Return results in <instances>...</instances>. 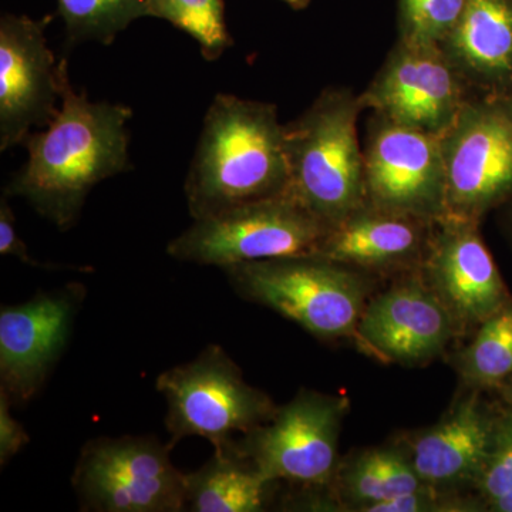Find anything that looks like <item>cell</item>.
Instances as JSON below:
<instances>
[{
    "instance_id": "12",
    "label": "cell",
    "mask_w": 512,
    "mask_h": 512,
    "mask_svg": "<svg viewBox=\"0 0 512 512\" xmlns=\"http://www.w3.org/2000/svg\"><path fill=\"white\" fill-rule=\"evenodd\" d=\"M86 295V286L72 282L0 308V392L13 406L28 404L45 386Z\"/></svg>"
},
{
    "instance_id": "2",
    "label": "cell",
    "mask_w": 512,
    "mask_h": 512,
    "mask_svg": "<svg viewBox=\"0 0 512 512\" xmlns=\"http://www.w3.org/2000/svg\"><path fill=\"white\" fill-rule=\"evenodd\" d=\"M288 185L286 126L275 104L217 94L184 185L192 220L285 194Z\"/></svg>"
},
{
    "instance_id": "5",
    "label": "cell",
    "mask_w": 512,
    "mask_h": 512,
    "mask_svg": "<svg viewBox=\"0 0 512 512\" xmlns=\"http://www.w3.org/2000/svg\"><path fill=\"white\" fill-rule=\"evenodd\" d=\"M156 389L167 402L170 446L201 437L218 447L264 424L275 413L265 393L249 386L220 345H208L191 362L165 370Z\"/></svg>"
},
{
    "instance_id": "3",
    "label": "cell",
    "mask_w": 512,
    "mask_h": 512,
    "mask_svg": "<svg viewBox=\"0 0 512 512\" xmlns=\"http://www.w3.org/2000/svg\"><path fill=\"white\" fill-rule=\"evenodd\" d=\"M363 109L360 96L329 89L286 126V192L326 228L366 202L365 151L357 137V119Z\"/></svg>"
},
{
    "instance_id": "22",
    "label": "cell",
    "mask_w": 512,
    "mask_h": 512,
    "mask_svg": "<svg viewBox=\"0 0 512 512\" xmlns=\"http://www.w3.org/2000/svg\"><path fill=\"white\" fill-rule=\"evenodd\" d=\"M147 16L167 20L191 36L207 62H217L234 45L224 0H147Z\"/></svg>"
},
{
    "instance_id": "1",
    "label": "cell",
    "mask_w": 512,
    "mask_h": 512,
    "mask_svg": "<svg viewBox=\"0 0 512 512\" xmlns=\"http://www.w3.org/2000/svg\"><path fill=\"white\" fill-rule=\"evenodd\" d=\"M60 107L49 126L30 133L28 160L5 187L6 197L23 198L60 231L76 225L97 184L131 168L124 104L89 99L70 83L67 60H59Z\"/></svg>"
},
{
    "instance_id": "21",
    "label": "cell",
    "mask_w": 512,
    "mask_h": 512,
    "mask_svg": "<svg viewBox=\"0 0 512 512\" xmlns=\"http://www.w3.org/2000/svg\"><path fill=\"white\" fill-rule=\"evenodd\" d=\"M67 45L97 42L110 46L137 19L146 18L147 0H56Z\"/></svg>"
},
{
    "instance_id": "19",
    "label": "cell",
    "mask_w": 512,
    "mask_h": 512,
    "mask_svg": "<svg viewBox=\"0 0 512 512\" xmlns=\"http://www.w3.org/2000/svg\"><path fill=\"white\" fill-rule=\"evenodd\" d=\"M272 484L231 440L214 447L210 460L187 474L185 511L259 512Z\"/></svg>"
},
{
    "instance_id": "31",
    "label": "cell",
    "mask_w": 512,
    "mask_h": 512,
    "mask_svg": "<svg viewBox=\"0 0 512 512\" xmlns=\"http://www.w3.org/2000/svg\"><path fill=\"white\" fill-rule=\"evenodd\" d=\"M511 402H512V400H511Z\"/></svg>"
},
{
    "instance_id": "26",
    "label": "cell",
    "mask_w": 512,
    "mask_h": 512,
    "mask_svg": "<svg viewBox=\"0 0 512 512\" xmlns=\"http://www.w3.org/2000/svg\"><path fill=\"white\" fill-rule=\"evenodd\" d=\"M9 198L3 195L0 200V255L13 256L25 265L39 269H64L62 266L42 264L29 254L28 245L20 238L16 229V218L9 205Z\"/></svg>"
},
{
    "instance_id": "18",
    "label": "cell",
    "mask_w": 512,
    "mask_h": 512,
    "mask_svg": "<svg viewBox=\"0 0 512 512\" xmlns=\"http://www.w3.org/2000/svg\"><path fill=\"white\" fill-rule=\"evenodd\" d=\"M464 80L484 87L512 86V0H467L441 43Z\"/></svg>"
},
{
    "instance_id": "8",
    "label": "cell",
    "mask_w": 512,
    "mask_h": 512,
    "mask_svg": "<svg viewBox=\"0 0 512 512\" xmlns=\"http://www.w3.org/2000/svg\"><path fill=\"white\" fill-rule=\"evenodd\" d=\"M447 178L444 218L481 220L512 200V99L467 100L441 136Z\"/></svg>"
},
{
    "instance_id": "13",
    "label": "cell",
    "mask_w": 512,
    "mask_h": 512,
    "mask_svg": "<svg viewBox=\"0 0 512 512\" xmlns=\"http://www.w3.org/2000/svg\"><path fill=\"white\" fill-rule=\"evenodd\" d=\"M53 16L0 18V151L23 146L33 128L55 119L60 100L59 62L47 46Z\"/></svg>"
},
{
    "instance_id": "28",
    "label": "cell",
    "mask_w": 512,
    "mask_h": 512,
    "mask_svg": "<svg viewBox=\"0 0 512 512\" xmlns=\"http://www.w3.org/2000/svg\"><path fill=\"white\" fill-rule=\"evenodd\" d=\"M448 504H441L437 501V495L433 493V487L424 485L420 490L397 495V497L389 498V500L380 501L369 507L362 508L363 512H426V511H443Z\"/></svg>"
},
{
    "instance_id": "20",
    "label": "cell",
    "mask_w": 512,
    "mask_h": 512,
    "mask_svg": "<svg viewBox=\"0 0 512 512\" xmlns=\"http://www.w3.org/2000/svg\"><path fill=\"white\" fill-rule=\"evenodd\" d=\"M410 458L393 450H372L357 458L343 477V488L359 511L424 487Z\"/></svg>"
},
{
    "instance_id": "23",
    "label": "cell",
    "mask_w": 512,
    "mask_h": 512,
    "mask_svg": "<svg viewBox=\"0 0 512 512\" xmlns=\"http://www.w3.org/2000/svg\"><path fill=\"white\" fill-rule=\"evenodd\" d=\"M461 372L468 382L494 387L512 379V301L481 323L466 353Z\"/></svg>"
},
{
    "instance_id": "10",
    "label": "cell",
    "mask_w": 512,
    "mask_h": 512,
    "mask_svg": "<svg viewBox=\"0 0 512 512\" xmlns=\"http://www.w3.org/2000/svg\"><path fill=\"white\" fill-rule=\"evenodd\" d=\"M463 80L441 45L400 39L360 99L383 119L441 137L466 104Z\"/></svg>"
},
{
    "instance_id": "29",
    "label": "cell",
    "mask_w": 512,
    "mask_h": 512,
    "mask_svg": "<svg viewBox=\"0 0 512 512\" xmlns=\"http://www.w3.org/2000/svg\"><path fill=\"white\" fill-rule=\"evenodd\" d=\"M293 9H303L308 6L309 0H282Z\"/></svg>"
},
{
    "instance_id": "4",
    "label": "cell",
    "mask_w": 512,
    "mask_h": 512,
    "mask_svg": "<svg viewBox=\"0 0 512 512\" xmlns=\"http://www.w3.org/2000/svg\"><path fill=\"white\" fill-rule=\"evenodd\" d=\"M234 291L320 339L356 332L367 286L349 266L319 255L244 262L222 269Z\"/></svg>"
},
{
    "instance_id": "17",
    "label": "cell",
    "mask_w": 512,
    "mask_h": 512,
    "mask_svg": "<svg viewBox=\"0 0 512 512\" xmlns=\"http://www.w3.org/2000/svg\"><path fill=\"white\" fill-rule=\"evenodd\" d=\"M495 427L497 420L477 399L464 400L414 441L409 457L414 470L433 488L477 481L490 456Z\"/></svg>"
},
{
    "instance_id": "14",
    "label": "cell",
    "mask_w": 512,
    "mask_h": 512,
    "mask_svg": "<svg viewBox=\"0 0 512 512\" xmlns=\"http://www.w3.org/2000/svg\"><path fill=\"white\" fill-rule=\"evenodd\" d=\"M424 255L429 285L456 325L480 326L512 301L478 222L443 218Z\"/></svg>"
},
{
    "instance_id": "30",
    "label": "cell",
    "mask_w": 512,
    "mask_h": 512,
    "mask_svg": "<svg viewBox=\"0 0 512 512\" xmlns=\"http://www.w3.org/2000/svg\"><path fill=\"white\" fill-rule=\"evenodd\" d=\"M511 382V400H512V379L510 380Z\"/></svg>"
},
{
    "instance_id": "15",
    "label": "cell",
    "mask_w": 512,
    "mask_h": 512,
    "mask_svg": "<svg viewBox=\"0 0 512 512\" xmlns=\"http://www.w3.org/2000/svg\"><path fill=\"white\" fill-rule=\"evenodd\" d=\"M454 328L453 316L430 285L406 281L367 303L355 333L384 359L419 363L443 352Z\"/></svg>"
},
{
    "instance_id": "11",
    "label": "cell",
    "mask_w": 512,
    "mask_h": 512,
    "mask_svg": "<svg viewBox=\"0 0 512 512\" xmlns=\"http://www.w3.org/2000/svg\"><path fill=\"white\" fill-rule=\"evenodd\" d=\"M365 148L366 201L423 220L446 217L441 137L377 116Z\"/></svg>"
},
{
    "instance_id": "24",
    "label": "cell",
    "mask_w": 512,
    "mask_h": 512,
    "mask_svg": "<svg viewBox=\"0 0 512 512\" xmlns=\"http://www.w3.org/2000/svg\"><path fill=\"white\" fill-rule=\"evenodd\" d=\"M466 5L467 0H402V39L441 45Z\"/></svg>"
},
{
    "instance_id": "9",
    "label": "cell",
    "mask_w": 512,
    "mask_h": 512,
    "mask_svg": "<svg viewBox=\"0 0 512 512\" xmlns=\"http://www.w3.org/2000/svg\"><path fill=\"white\" fill-rule=\"evenodd\" d=\"M345 407V400L299 393L235 446L274 483L326 484L335 470Z\"/></svg>"
},
{
    "instance_id": "27",
    "label": "cell",
    "mask_w": 512,
    "mask_h": 512,
    "mask_svg": "<svg viewBox=\"0 0 512 512\" xmlns=\"http://www.w3.org/2000/svg\"><path fill=\"white\" fill-rule=\"evenodd\" d=\"M13 404L0 392V466L5 467L13 457L30 443V436L23 424L12 414Z\"/></svg>"
},
{
    "instance_id": "16",
    "label": "cell",
    "mask_w": 512,
    "mask_h": 512,
    "mask_svg": "<svg viewBox=\"0 0 512 512\" xmlns=\"http://www.w3.org/2000/svg\"><path fill=\"white\" fill-rule=\"evenodd\" d=\"M431 221L365 202L328 228L316 254L349 268L389 269L426 255Z\"/></svg>"
},
{
    "instance_id": "25",
    "label": "cell",
    "mask_w": 512,
    "mask_h": 512,
    "mask_svg": "<svg viewBox=\"0 0 512 512\" xmlns=\"http://www.w3.org/2000/svg\"><path fill=\"white\" fill-rule=\"evenodd\" d=\"M477 484L491 510L512 512V414L497 420L493 447Z\"/></svg>"
},
{
    "instance_id": "6",
    "label": "cell",
    "mask_w": 512,
    "mask_h": 512,
    "mask_svg": "<svg viewBox=\"0 0 512 512\" xmlns=\"http://www.w3.org/2000/svg\"><path fill=\"white\" fill-rule=\"evenodd\" d=\"M328 228L288 192L194 220L168 244L181 262L228 266L266 259L315 255Z\"/></svg>"
},
{
    "instance_id": "7",
    "label": "cell",
    "mask_w": 512,
    "mask_h": 512,
    "mask_svg": "<svg viewBox=\"0 0 512 512\" xmlns=\"http://www.w3.org/2000/svg\"><path fill=\"white\" fill-rule=\"evenodd\" d=\"M170 443L154 436L99 437L87 441L72 485L80 510L185 511L187 473L171 461Z\"/></svg>"
}]
</instances>
